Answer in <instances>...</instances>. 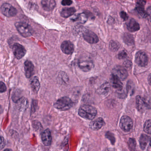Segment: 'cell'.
<instances>
[{
	"label": "cell",
	"instance_id": "cell-7",
	"mask_svg": "<svg viewBox=\"0 0 151 151\" xmlns=\"http://www.w3.org/2000/svg\"><path fill=\"white\" fill-rule=\"evenodd\" d=\"M13 52L15 57L18 60L22 58L26 53L25 48L18 43H16L13 45Z\"/></svg>",
	"mask_w": 151,
	"mask_h": 151
},
{
	"label": "cell",
	"instance_id": "cell-28",
	"mask_svg": "<svg viewBox=\"0 0 151 151\" xmlns=\"http://www.w3.org/2000/svg\"><path fill=\"white\" fill-rule=\"evenodd\" d=\"M106 137L108 139L110 140L112 145H114L115 142V138L113 133L109 132H108L106 134Z\"/></svg>",
	"mask_w": 151,
	"mask_h": 151
},
{
	"label": "cell",
	"instance_id": "cell-3",
	"mask_svg": "<svg viewBox=\"0 0 151 151\" xmlns=\"http://www.w3.org/2000/svg\"><path fill=\"white\" fill-rule=\"evenodd\" d=\"M18 32L24 37H31L33 34V30L30 26L26 23L19 22L15 24Z\"/></svg>",
	"mask_w": 151,
	"mask_h": 151
},
{
	"label": "cell",
	"instance_id": "cell-34",
	"mask_svg": "<svg viewBox=\"0 0 151 151\" xmlns=\"http://www.w3.org/2000/svg\"><path fill=\"white\" fill-rule=\"evenodd\" d=\"M5 145H6V141H5V139L1 136V145H0L1 150H2L5 147Z\"/></svg>",
	"mask_w": 151,
	"mask_h": 151
},
{
	"label": "cell",
	"instance_id": "cell-18",
	"mask_svg": "<svg viewBox=\"0 0 151 151\" xmlns=\"http://www.w3.org/2000/svg\"><path fill=\"white\" fill-rule=\"evenodd\" d=\"M30 85L32 91L35 93H37L40 87V83L37 77L35 76L32 78L31 80Z\"/></svg>",
	"mask_w": 151,
	"mask_h": 151
},
{
	"label": "cell",
	"instance_id": "cell-25",
	"mask_svg": "<svg viewBox=\"0 0 151 151\" xmlns=\"http://www.w3.org/2000/svg\"><path fill=\"white\" fill-rule=\"evenodd\" d=\"M144 130L146 133L151 134V119L146 121L144 124Z\"/></svg>",
	"mask_w": 151,
	"mask_h": 151
},
{
	"label": "cell",
	"instance_id": "cell-1",
	"mask_svg": "<svg viewBox=\"0 0 151 151\" xmlns=\"http://www.w3.org/2000/svg\"><path fill=\"white\" fill-rule=\"evenodd\" d=\"M78 114L81 117L86 120H93L97 115V111L93 106L83 105L79 108Z\"/></svg>",
	"mask_w": 151,
	"mask_h": 151
},
{
	"label": "cell",
	"instance_id": "cell-21",
	"mask_svg": "<svg viewBox=\"0 0 151 151\" xmlns=\"http://www.w3.org/2000/svg\"><path fill=\"white\" fill-rule=\"evenodd\" d=\"M110 90V85L109 83H105L99 88L98 92L99 94L101 95H105L108 93Z\"/></svg>",
	"mask_w": 151,
	"mask_h": 151
},
{
	"label": "cell",
	"instance_id": "cell-29",
	"mask_svg": "<svg viewBox=\"0 0 151 151\" xmlns=\"http://www.w3.org/2000/svg\"><path fill=\"white\" fill-rule=\"evenodd\" d=\"M137 11L139 15L143 17H146L147 15L146 12L144 10V9L141 6L137 7Z\"/></svg>",
	"mask_w": 151,
	"mask_h": 151
},
{
	"label": "cell",
	"instance_id": "cell-19",
	"mask_svg": "<svg viewBox=\"0 0 151 151\" xmlns=\"http://www.w3.org/2000/svg\"><path fill=\"white\" fill-rule=\"evenodd\" d=\"M127 28L131 32H134L139 29V25L135 20L132 19L127 23Z\"/></svg>",
	"mask_w": 151,
	"mask_h": 151
},
{
	"label": "cell",
	"instance_id": "cell-10",
	"mask_svg": "<svg viewBox=\"0 0 151 151\" xmlns=\"http://www.w3.org/2000/svg\"><path fill=\"white\" fill-rule=\"evenodd\" d=\"M83 37L85 40L90 44H96L99 41L98 36L94 32L90 31L85 32Z\"/></svg>",
	"mask_w": 151,
	"mask_h": 151
},
{
	"label": "cell",
	"instance_id": "cell-11",
	"mask_svg": "<svg viewBox=\"0 0 151 151\" xmlns=\"http://www.w3.org/2000/svg\"><path fill=\"white\" fill-rule=\"evenodd\" d=\"M25 76L27 78H30L34 73V66L32 62L26 60L24 63Z\"/></svg>",
	"mask_w": 151,
	"mask_h": 151
},
{
	"label": "cell",
	"instance_id": "cell-24",
	"mask_svg": "<svg viewBox=\"0 0 151 151\" xmlns=\"http://www.w3.org/2000/svg\"><path fill=\"white\" fill-rule=\"evenodd\" d=\"M120 44L115 41H111L109 44V48L111 51L116 52L119 49Z\"/></svg>",
	"mask_w": 151,
	"mask_h": 151
},
{
	"label": "cell",
	"instance_id": "cell-17",
	"mask_svg": "<svg viewBox=\"0 0 151 151\" xmlns=\"http://www.w3.org/2000/svg\"><path fill=\"white\" fill-rule=\"evenodd\" d=\"M111 82H112V86L116 90L119 91L122 90L123 85L120 80V78L117 76L112 74Z\"/></svg>",
	"mask_w": 151,
	"mask_h": 151
},
{
	"label": "cell",
	"instance_id": "cell-32",
	"mask_svg": "<svg viewBox=\"0 0 151 151\" xmlns=\"http://www.w3.org/2000/svg\"><path fill=\"white\" fill-rule=\"evenodd\" d=\"M0 86H1V89H0V91L1 93L5 92L6 91L7 87L6 86V84L4 83L3 82H1V84H0Z\"/></svg>",
	"mask_w": 151,
	"mask_h": 151
},
{
	"label": "cell",
	"instance_id": "cell-27",
	"mask_svg": "<svg viewBox=\"0 0 151 151\" xmlns=\"http://www.w3.org/2000/svg\"><path fill=\"white\" fill-rule=\"evenodd\" d=\"M128 143L129 147L131 150H135L136 147V142L135 139L133 138L129 139Z\"/></svg>",
	"mask_w": 151,
	"mask_h": 151
},
{
	"label": "cell",
	"instance_id": "cell-15",
	"mask_svg": "<svg viewBox=\"0 0 151 151\" xmlns=\"http://www.w3.org/2000/svg\"><path fill=\"white\" fill-rule=\"evenodd\" d=\"M105 122L101 117L97 118L91 122L90 128L93 130H98L105 125Z\"/></svg>",
	"mask_w": 151,
	"mask_h": 151
},
{
	"label": "cell",
	"instance_id": "cell-4",
	"mask_svg": "<svg viewBox=\"0 0 151 151\" xmlns=\"http://www.w3.org/2000/svg\"><path fill=\"white\" fill-rule=\"evenodd\" d=\"M120 127L125 132H129L133 127V122L131 118L126 116H124L121 118Z\"/></svg>",
	"mask_w": 151,
	"mask_h": 151
},
{
	"label": "cell",
	"instance_id": "cell-23",
	"mask_svg": "<svg viewBox=\"0 0 151 151\" xmlns=\"http://www.w3.org/2000/svg\"><path fill=\"white\" fill-rule=\"evenodd\" d=\"M124 41L125 44L129 45H131L134 44V39L132 35L130 34L126 33L124 34L123 37Z\"/></svg>",
	"mask_w": 151,
	"mask_h": 151
},
{
	"label": "cell",
	"instance_id": "cell-31",
	"mask_svg": "<svg viewBox=\"0 0 151 151\" xmlns=\"http://www.w3.org/2000/svg\"><path fill=\"white\" fill-rule=\"evenodd\" d=\"M124 66L125 68L130 69L132 66V63L130 61L126 60L124 63Z\"/></svg>",
	"mask_w": 151,
	"mask_h": 151
},
{
	"label": "cell",
	"instance_id": "cell-2",
	"mask_svg": "<svg viewBox=\"0 0 151 151\" xmlns=\"http://www.w3.org/2000/svg\"><path fill=\"white\" fill-rule=\"evenodd\" d=\"M73 106V102L70 98L66 96L62 97L54 104V107L61 111H66L70 109Z\"/></svg>",
	"mask_w": 151,
	"mask_h": 151
},
{
	"label": "cell",
	"instance_id": "cell-12",
	"mask_svg": "<svg viewBox=\"0 0 151 151\" xmlns=\"http://www.w3.org/2000/svg\"><path fill=\"white\" fill-rule=\"evenodd\" d=\"M41 137L42 142L45 145L47 146L52 144V134L49 129H46L41 134Z\"/></svg>",
	"mask_w": 151,
	"mask_h": 151
},
{
	"label": "cell",
	"instance_id": "cell-13",
	"mask_svg": "<svg viewBox=\"0 0 151 151\" xmlns=\"http://www.w3.org/2000/svg\"><path fill=\"white\" fill-rule=\"evenodd\" d=\"M136 106L138 110L140 112H144L148 108L145 99L139 95L136 97Z\"/></svg>",
	"mask_w": 151,
	"mask_h": 151
},
{
	"label": "cell",
	"instance_id": "cell-14",
	"mask_svg": "<svg viewBox=\"0 0 151 151\" xmlns=\"http://www.w3.org/2000/svg\"><path fill=\"white\" fill-rule=\"evenodd\" d=\"M61 48L63 52L67 55L71 54L74 51V45L69 41H65L63 42Z\"/></svg>",
	"mask_w": 151,
	"mask_h": 151
},
{
	"label": "cell",
	"instance_id": "cell-38",
	"mask_svg": "<svg viewBox=\"0 0 151 151\" xmlns=\"http://www.w3.org/2000/svg\"><path fill=\"white\" fill-rule=\"evenodd\" d=\"M5 151H6V150H11V149H6V150H5Z\"/></svg>",
	"mask_w": 151,
	"mask_h": 151
},
{
	"label": "cell",
	"instance_id": "cell-30",
	"mask_svg": "<svg viewBox=\"0 0 151 151\" xmlns=\"http://www.w3.org/2000/svg\"><path fill=\"white\" fill-rule=\"evenodd\" d=\"M127 56V54L124 51H121L117 55V57L118 59H125Z\"/></svg>",
	"mask_w": 151,
	"mask_h": 151
},
{
	"label": "cell",
	"instance_id": "cell-33",
	"mask_svg": "<svg viewBox=\"0 0 151 151\" xmlns=\"http://www.w3.org/2000/svg\"><path fill=\"white\" fill-rule=\"evenodd\" d=\"M72 3L71 0H63L61 2L62 5L63 6H70Z\"/></svg>",
	"mask_w": 151,
	"mask_h": 151
},
{
	"label": "cell",
	"instance_id": "cell-5",
	"mask_svg": "<svg viewBox=\"0 0 151 151\" xmlns=\"http://www.w3.org/2000/svg\"><path fill=\"white\" fill-rule=\"evenodd\" d=\"M1 13L7 17H13L17 14V10L13 6L8 3H4L1 8Z\"/></svg>",
	"mask_w": 151,
	"mask_h": 151
},
{
	"label": "cell",
	"instance_id": "cell-26",
	"mask_svg": "<svg viewBox=\"0 0 151 151\" xmlns=\"http://www.w3.org/2000/svg\"><path fill=\"white\" fill-rule=\"evenodd\" d=\"M127 90L130 95H132L134 93L135 91V86L133 82H132L131 81H129L127 83Z\"/></svg>",
	"mask_w": 151,
	"mask_h": 151
},
{
	"label": "cell",
	"instance_id": "cell-8",
	"mask_svg": "<svg viewBox=\"0 0 151 151\" xmlns=\"http://www.w3.org/2000/svg\"><path fill=\"white\" fill-rule=\"evenodd\" d=\"M112 73L117 76L120 79L124 80L128 77V73L126 68L121 66H116L114 68Z\"/></svg>",
	"mask_w": 151,
	"mask_h": 151
},
{
	"label": "cell",
	"instance_id": "cell-22",
	"mask_svg": "<svg viewBox=\"0 0 151 151\" xmlns=\"http://www.w3.org/2000/svg\"><path fill=\"white\" fill-rule=\"evenodd\" d=\"M149 139V137L146 134H142L139 138V145L140 148L144 150L146 147L147 145Z\"/></svg>",
	"mask_w": 151,
	"mask_h": 151
},
{
	"label": "cell",
	"instance_id": "cell-16",
	"mask_svg": "<svg viewBox=\"0 0 151 151\" xmlns=\"http://www.w3.org/2000/svg\"><path fill=\"white\" fill-rule=\"evenodd\" d=\"M41 6L45 11H51L54 9L56 3L55 0H42Z\"/></svg>",
	"mask_w": 151,
	"mask_h": 151
},
{
	"label": "cell",
	"instance_id": "cell-6",
	"mask_svg": "<svg viewBox=\"0 0 151 151\" xmlns=\"http://www.w3.org/2000/svg\"><path fill=\"white\" fill-rule=\"evenodd\" d=\"M148 57L146 54L143 52H138L135 56V61L138 66L145 67L148 63Z\"/></svg>",
	"mask_w": 151,
	"mask_h": 151
},
{
	"label": "cell",
	"instance_id": "cell-20",
	"mask_svg": "<svg viewBox=\"0 0 151 151\" xmlns=\"http://www.w3.org/2000/svg\"><path fill=\"white\" fill-rule=\"evenodd\" d=\"M76 10L74 8H67L63 9L61 12V16L64 18H67L73 15L76 13Z\"/></svg>",
	"mask_w": 151,
	"mask_h": 151
},
{
	"label": "cell",
	"instance_id": "cell-36",
	"mask_svg": "<svg viewBox=\"0 0 151 151\" xmlns=\"http://www.w3.org/2000/svg\"><path fill=\"white\" fill-rule=\"evenodd\" d=\"M148 82H149V84L151 86V74H150L148 78Z\"/></svg>",
	"mask_w": 151,
	"mask_h": 151
},
{
	"label": "cell",
	"instance_id": "cell-9",
	"mask_svg": "<svg viewBox=\"0 0 151 151\" xmlns=\"http://www.w3.org/2000/svg\"><path fill=\"white\" fill-rule=\"evenodd\" d=\"M94 63L91 60H81L79 61L78 63V67L84 72L91 71L94 68Z\"/></svg>",
	"mask_w": 151,
	"mask_h": 151
},
{
	"label": "cell",
	"instance_id": "cell-35",
	"mask_svg": "<svg viewBox=\"0 0 151 151\" xmlns=\"http://www.w3.org/2000/svg\"><path fill=\"white\" fill-rule=\"evenodd\" d=\"M120 15H121V17L125 21L127 20L128 18V16L127 15V14L124 12H122L120 14Z\"/></svg>",
	"mask_w": 151,
	"mask_h": 151
},
{
	"label": "cell",
	"instance_id": "cell-37",
	"mask_svg": "<svg viewBox=\"0 0 151 151\" xmlns=\"http://www.w3.org/2000/svg\"><path fill=\"white\" fill-rule=\"evenodd\" d=\"M150 146H151V140H150Z\"/></svg>",
	"mask_w": 151,
	"mask_h": 151
}]
</instances>
